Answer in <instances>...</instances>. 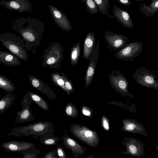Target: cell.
Segmentation results:
<instances>
[{"label": "cell", "instance_id": "74e56055", "mask_svg": "<svg viewBox=\"0 0 158 158\" xmlns=\"http://www.w3.org/2000/svg\"><path fill=\"white\" fill-rule=\"evenodd\" d=\"M103 126L106 129H109V125L108 123H107L106 121L104 120L103 121Z\"/></svg>", "mask_w": 158, "mask_h": 158}, {"label": "cell", "instance_id": "30bf717a", "mask_svg": "<svg viewBox=\"0 0 158 158\" xmlns=\"http://www.w3.org/2000/svg\"><path fill=\"white\" fill-rule=\"evenodd\" d=\"M99 46L100 42L97 41L95 49L89 57V63L85 78V86L86 88L91 83L94 77L96 64L98 62L99 56L100 54Z\"/></svg>", "mask_w": 158, "mask_h": 158}, {"label": "cell", "instance_id": "e575fe53", "mask_svg": "<svg viewBox=\"0 0 158 158\" xmlns=\"http://www.w3.org/2000/svg\"><path fill=\"white\" fill-rule=\"evenodd\" d=\"M117 2L122 5L124 6H130L131 5L132 0H116Z\"/></svg>", "mask_w": 158, "mask_h": 158}, {"label": "cell", "instance_id": "4316f807", "mask_svg": "<svg viewBox=\"0 0 158 158\" xmlns=\"http://www.w3.org/2000/svg\"><path fill=\"white\" fill-rule=\"evenodd\" d=\"M99 11L104 15L108 14L109 0H92Z\"/></svg>", "mask_w": 158, "mask_h": 158}, {"label": "cell", "instance_id": "4dcf8cb0", "mask_svg": "<svg viewBox=\"0 0 158 158\" xmlns=\"http://www.w3.org/2000/svg\"><path fill=\"white\" fill-rule=\"evenodd\" d=\"M61 74V76L64 81L66 89L71 93L73 92L74 91V89L73 84L71 81L67 77L64 73L62 72Z\"/></svg>", "mask_w": 158, "mask_h": 158}, {"label": "cell", "instance_id": "7a4b0ae2", "mask_svg": "<svg viewBox=\"0 0 158 158\" xmlns=\"http://www.w3.org/2000/svg\"><path fill=\"white\" fill-rule=\"evenodd\" d=\"M2 44L12 54L19 59L27 62L29 55L25 47L24 41L16 34L6 32L0 34Z\"/></svg>", "mask_w": 158, "mask_h": 158}, {"label": "cell", "instance_id": "ab89813d", "mask_svg": "<svg viewBox=\"0 0 158 158\" xmlns=\"http://www.w3.org/2000/svg\"><path fill=\"white\" fill-rule=\"evenodd\" d=\"M0 93H1V92H0Z\"/></svg>", "mask_w": 158, "mask_h": 158}, {"label": "cell", "instance_id": "7402d4cb", "mask_svg": "<svg viewBox=\"0 0 158 158\" xmlns=\"http://www.w3.org/2000/svg\"><path fill=\"white\" fill-rule=\"evenodd\" d=\"M16 96L11 93H7L0 99V113L4 114L7 109L10 108L16 99Z\"/></svg>", "mask_w": 158, "mask_h": 158}, {"label": "cell", "instance_id": "2e32d148", "mask_svg": "<svg viewBox=\"0 0 158 158\" xmlns=\"http://www.w3.org/2000/svg\"><path fill=\"white\" fill-rule=\"evenodd\" d=\"M28 77L31 86L43 93L51 99H55L57 98L55 93L41 80L31 75H28Z\"/></svg>", "mask_w": 158, "mask_h": 158}, {"label": "cell", "instance_id": "484cf974", "mask_svg": "<svg viewBox=\"0 0 158 158\" xmlns=\"http://www.w3.org/2000/svg\"><path fill=\"white\" fill-rule=\"evenodd\" d=\"M51 80L52 82L55 85L61 88L66 92L68 95L71 93L69 92L65 88L64 81L62 77L59 73H54L51 74Z\"/></svg>", "mask_w": 158, "mask_h": 158}, {"label": "cell", "instance_id": "83f0119b", "mask_svg": "<svg viewBox=\"0 0 158 158\" xmlns=\"http://www.w3.org/2000/svg\"><path fill=\"white\" fill-rule=\"evenodd\" d=\"M65 114L72 118H77L79 116V112L76 107L73 103L69 102L65 106L64 110Z\"/></svg>", "mask_w": 158, "mask_h": 158}, {"label": "cell", "instance_id": "3957f363", "mask_svg": "<svg viewBox=\"0 0 158 158\" xmlns=\"http://www.w3.org/2000/svg\"><path fill=\"white\" fill-rule=\"evenodd\" d=\"M11 130V131L7 135L17 137L31 135L37 137L47 131L54 132L55 131L53 123L46 121H37L28 125L16 127Z\"/></svg>", "mask_w": 158, "mask_h": 158}, {"label": "cell", "instance_id": "1f68e13d", "mask_svg": "<svg viewBox=\"0 0 158 158\" xmlns=\"http://www.w3.org/2000/svg\"><path fill=\"white\" fill-rule=\"evenodd\" d=\"M56 150L59 158H67V156L64 149L60 146H56Z\"/></svg>", "mask_w": 158, "mask_h": 158}, {"label": "cell", "instance_id": "277c9868", "mask_svg": "<svg viewBox=\"0 0 158 158\" xmlns=\"http://www.w3.org/2000/svg\"><path fill=\"white\" fill-rule=\"evenodd\" d=\"M64 57V50L61 44L59 42L52 43L44 52L42 65L58 69L61 68L60 64Z\"/></svg>", "mask_w": 158, "mask_h": 158}, {"label": "cell", "instance_id": "d6a6232c", "mask_svg": "<svg viewBox=\"0 0 158 158\" xmlns=\"http://www.w3.org/2000/svg\"><path fill=\"white\" fill-rule=\"evenodd\" d=\"M44 158H58L59 156L56 150H53L47 153L43 157Z\"/></svg>", "mask_w": 158, "mask_h": 158}, {"label": "cell", "instance_id": "f1b7e54d", "mask_svg": "<svg viewBox=\"0 0 158 158\" xmlns=\"http://www.w3.org/2000/svg\"><path fill=\"white\" fill-rule=\"evenodd\" d=\"M80 0L81 2L84 3L85 8L91 15H95L98 13V9L92 0Z\"/></svg>", "mask_w": 158, "mask_h": 158}, {"label": "cell", "instance_id": "f35d334b", "mask_svg": "<svg viewBox=\"0 0 158 158\" xmlns=\"http://www.w3.org/2000/svg\"><path fill=\"white\" fill-rule=\"evenodd\" d=\"M136 1H137L138 2H143V0H135Z\"/></svg>", "mask_w": 158, "mask_h": 158}, {"label": "cell", "instance_id": "d6986e66", "mask_svg": "<svg viewBox=\"0 0 158 158\" xmlns=\"http://www.w3.org/2000/svg\"><path fill=\"white\" fill-rule=\"evenodd\" d=\"M20 59L10 52L0 51V63L5 65L15 66L19 65L22 62Z\"/></svg>", "mask_w": 158, "mask_h": 158}, {"label": "cell", "instance_id": "ffe728a7", "mask_svg": "<svg viewBox=\"0 0 158 158\" xmlns=\"http://www.w3.org/2000/svg\"><path fill=\"white\" fill-rule=\"evenodd\" d=\"M151 0L152 2L149 5H147V3L144 2L139 6L141 12L145 17L154 15L158 10V0Z\"/></svg>", "mask_w": 158, "mask_h": 158}, {"label": "cell", "instance_id": "d4e9b609", "mask_svg": "<svg viewBox=\"0 0 158 158\" xmlns=\"http://www.w3.org/2000/svg\"><path fill=\"white\" fill-rule=\"evenodd\" d=\"M80 43L78 41L74 45L71 50L70 53V64L76 65L78 61L80 54Z\"/></svg>", "mask_w": 158, "mask_h": 158}, {"label": "cell", "instance_id": "cb8c5ba5", "mask_svg": "<svg viewBox=\"0 0 158 158\" xmlns=\"http://www.w3.org/2000/svg\"><path fill=\"white\" fill-rule=\"evenodd\" d=\"M27 93L29 94L33 102H35L40 108L45 111L49 110L48 104L41 97L31 91H28Z\"/></svg>", "mask_w": 158, "mask_h": 158}, {"label": "cell", "instance_id": "e0dca14e", "mask_svg": "<svg viewBox=\"0 0 158 158\" xmlns=\"http://www.w3.org/2000/svg\"><path fill=\"white\" fill-rule=\"evenodd\" d=\"M113 16L123 27L127 28H133V21L129 13L114 4Z\"/></svg>", "mask_w": 158, "mask_h": 158}, {"label": "cell", "instance_id": "44dd1931", "mask_svg": "<svg viewBox=\"0 0 158 158\" xmlns=\"http://www.w3.org/2000/svg\"><path fill=\"white\" fill-rule=\"evenodd\" d=\"M53 133L52 132L47 131L39 135V140L45 145H56L58 142L60 140H61V139L59 137L55 136Z\"/></svg>", "mask_w": 158, "mask_h": 158}, {"label": "cell", "instance_id": "6da1fadb", "mask_svg": "<svg viewBox=\"0 0 158 158\" xmlns=\"http://www.w3.org/2000/svg\"><path fill=\"white\" fill-rule=\"evenodd\" d=\"M13 30L18 32L24 40L26 49L35 53L40 46L45 30L44 23L30 16L19 17L13 20Z\"/></svg>", "mask_w": 158, "mask_h": 158}, {"label": "cell", "instance_id": "836d02e7", "mask_svg": "<svg viewBox=\"0 0 158 158\" xmlns=\"http://www.w3.org/2000/svg\"><path fill=\"white\" fill-rule=\"evenodd\" d=\"M89 109L86 106H82L81 109V111L82 114L85 116H90L92 114Z\"/></svg>", "mask_w": 158, "mask_h": 158}, {"label": "cell", "instance_id": "ba28073f", "mask_svg": "<svg viewBox=\"0 0 158 158\" xmlns=\"http://www.w3.org/2000/svg\"><path fill=\"white\" fill-rule=\"evenodd\" d=\"M105 41L108 43L107 47L115 51L124 48L130 40L124 35L115 33L110 30L104 32Z\"/></svg>", "mask_w": 158, "mask_h": 158}, {"label": "cell", "instance_id": "f546056e", "mask_svg": "<svg viewBox=\"0 0 158 158\" xmlns=\"http://www.w3.org/2000/svg\"><path fill=\"white\" fill-rule=\"evenodd\" d=\"M40 152V149H37L35 147L23 152L22 155L23 158H37Z\"/></svg>", "mask_w": 158, "mask_h": 158}, {"label": "cell", "instance_id": "9c48e42d", "mask_svg": "<svg viewBox=\"0 0 158 158\" xmlns=\"http://www.w3.org/2000/svg\"><path fill=\"white\" fill-rule=\"evenodd\" d=\"M70 131L75 137L81 142L91 145L94 133L86 126L72 124L70 126Z\"/></svg>", "mask_w": 158, "mask_h": 158}, {"label": "cell", "instance_id": "9a60e30c", "mask_svg": "<svg viewBox=\"0 0 158 158\" xmlns=\"http://www.w3.org/2000/svg\"><path fill=\"white\" fill-rule=\"evenodd\" d=\"M111 86L116 90L127 91L128 82L126 78L118 69L111 71L108 75Z\"/></svg>", "mask_w": 158, "mask_h": 158}, {"label": "cell", "instance_id": "ac0fdd59", "mask_svg": "<svg viewBox=\"0 0 158 158\" xmlns=\"http://www.w3.org/2000/svg\"><path fill=\"white\" fill-rule=\"evenodd\" d=\"M95 35L93 32L88 33L86 36L84 43L83 57L89 60L90 55L94 50L96 46Z\"/></svg>", "mask_w": 158, "mask_h": 158}, {"label": "cell", "instance_id": "8992f818", "mask_svg": "<svg viewBox=\"0 0 158 158\" xmlns=\"http://www.w3.org/2000/svg\"><path fill=\"white\" fill-rule=\"evenodd\" d=\"M143 49L142 42L137 41L131 42L119 49L114 56L120 60L133 61L134 59L138 56L141 53Z\"/></svg>", "mask_w": 158, "mask_h": 158}, {"label": "cell", "instance_id": "603a6c76", "mask_svg": "<svg viewBox=\"0 0 158 158\" xmlns=\"http://www.w3.org/2000/svg\"><path fill=\"white\" fill-rule=\"evenodd\" d=\"M0 88L7 93L13 92L15 89L13 83L5 76L0 74Z\"/></svg>", "mask_w": 158, "mask_h": 158}, {"label": "cell", "instance_id": "d590c367", "mask_svg": "<svg viewBox=\"0 0 158 158\" xmlns=\"http://www.w3.org/2000/svg\"><path fill=\"white\" fill-rule=\"evenodd\" d=\"M130 152L133 154H135L137 151L136 147L133 145L130 146L129 147Z\"/></svg>", "mask_w": 158, "mask_h": 158}, {"label": "cell", "instance_id": "5bb4252c", "mask_svg": "<svg viewBox=\"0 0 158 158\" xmlns=\"http://www.w3.org/2000/svg\"><path fill=\"white\" fill-rule=\"evenodd\" d=\"M2 147L7 152L13 153H22L36 146L32 143L13 140L2 143Z\"/></svg>", "mask_w": 158, "mask_h": 158}, {"label": "cell", "instance_id": "4fadbf2b", "mask_svg": "<svg viewBox=\"0 0 158 158\" xmlns=\"http://www.w3.org/2000/svg\"><path fill=\"white\" fill-rule=\"evenodd\" d=\"M64 136L61 137V140L65 147L72 152L73 157L76 158L83 155L87 149L70 137L66 133L65 129H64Z\"/></svg>", "mask_w": 158, "mask_h": 158}, {"label": "cell", "instance_id": "8fae6325", "mask_svg": "<svg viewBox=\"0 0 158 158\" xmlns=\"http://www.w3.org/2000/svg\"><path fill=\"white\" fill-rule=\"evenodd\" d=\"M0 5L6 9L20 13L31 12L32 5L28 0H0Z\"/></svg>", "mask_w": 158, "mask_h": 158}, {"label": "cell", "instance_id": "7c38bea8", "mask_svg": "<svg viewBox=\"0 0 158 158\" xmlns=\"http://www.w3.org/2000/svg\"><path fill=\"white\" fill-rule=\"evenodd\" d=\"M48 7L52 18L56 25L62 30L69 31L72 28L71 24L66 15L60 10L51 5Z\"/></svg>", "mask_w": 158, "mask_h": 158}, {"label": "cell", "instance_id": "52a82bcc", "mask_svg": "<svg viewBox=\"0 0 158 158\" xmlns=\"http://www.w3.org/2000/svg\"><path fill=\"white\" fill-rule=\"evenodd\" d=\"M33 102L27 93L24 94L21 101L22 109L17 112V116L14 120L16 123H23L35 119L30 108V105Z\"/></svg>", "mask_w": 158, "mask_h": 158}, {"label": "cell", "instance_id": "8d00e7d4", "mask_svg": "<svg viewBox=\"0 0 158 158\" xmlns=\"http://www.w3.org/2000/svg\"><path fill=\"white\" fill-rule=\"evenodd\" d=\"M135 127V124L131 123L130 124L127 126L126 129L127 130L131 131L133 130Z\"/></svg>", "mask_w": 158, "mask_h": 158}, {"label": "cell", "instance_id": "5b68a950", "mask_svg": "<svg viewBox=\"0 0 158 158\" xmlns=\"http://www.w3.org/2000/svg\"><path fill=\"white\" fill-rule=\"evenodd\" d=\"M158 74L156 70L151 71L145 67L137 69L132 75V78L139 85L157 89L158 87V77L155 74Z\"/></svg>", "mask_w": 158, "mask_h": 158}]
</instances>
